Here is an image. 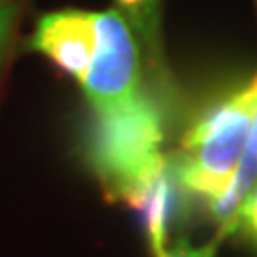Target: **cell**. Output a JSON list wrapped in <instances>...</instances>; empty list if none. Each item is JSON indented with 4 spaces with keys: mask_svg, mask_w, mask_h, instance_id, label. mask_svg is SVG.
Segmentation results:
<instances>
[{
    "mask_svg": "<svg viewBox=\"0 0 257 257\" xmlns=\"http://www.w3.org/2000/svg\"><path fill=\"white\" fill-rule=\"evenodd\" d=\"M163 124L159 107L142 94L109 114L94 116L88 159L109 199L138 208L150 189L172 170L161 150Z\"/></svg>",
    "mask_w": 257,
    "mask_h": 257,
    "instance_id": "6da1fadb",
    "label": "cell"
},
{
    "mask_svg": "<svg viewBox=\"0 0 257 257\" xmlns=\"http://www.w3.org/2000/svg\"><path fill=\"white\" fill-rule=\"evenodd\" d=\"M257 116V73L193 124L182 140L174 172L184 191L214 206L236 180Z\"/></svg>",
    "mask_w": 257,
    "mask_h": 257,
    "instance_id": "7a4b0ae2",
    "label": "cell"
},
{
    "mask_svg": "<svg viewBox=\"0 0 257 257\" xmlns=\"http://www.w3.org/2000/svg\"><path fill=\"white\" fill-rule=\"evenodd\" d=\"M96 43L90 64L79 79L94 116L109 114L140 99V47L133 28L116 9L94 13Z\"/></svg>",
    "mask_w": 257,
    "mask_h": 257,
    "instance_id": "3957f363",
    "label": "cell"
},
{
    "mask_svg": "<svg viewBox=\"0 0 257 257\" xmlns=\"http://www.w3.org/2000/svg\"><path fill=\"white\" fill-rule=\"evenodd\" d=\"M96 43L94 11L67 9L47 13L39 22L32 37V47L52 58L60 69L73 75L77 82L90 64Z\"/></svg>",
    "mask_w": 257,
    "mask_h": 257,
    "instance_id": "277c9868",
    "label": "cell"
},
{
    "mask_svg": "<svg viewBox=\"0 0 257 257\" xmlns=\"http://www.w3.org/2000/svg\"><path fill=\"white\" fill-rule=\"evenodd\" d=\"M116 5L131 28L138 30L148 45H155L159 30V0H116Z\"/></svg>",
    "mask_w": 257,
    "mask_h": 257,
    "instance_id": "5b68a950",
    "label": "cell"
},
{
    "mask_svg": "<svg viewBox=\"0 0 257 257\" xmlns=\"http://www.w3.org/2000/svg\"><path fill=\"white\" fill-rule=\"evenodd\" d=\"M238 221L242 223L253 236L257 234V187H253L251 191H248V195L242 199V204L238 206V210L234 214V219H231V223L227 225V229L221 231V236L229 234L231 229H236Z\"/></svg>",
    "mask_w": 257,
    "mask_h": 257,
    "instance_id": "8992f818",
    "label": "cell"
},
{
    "mask_svg": "<svg viewBox=\"0 0 257 257\" xmlns=\"http://www.w3.org/2000/svg\"><path fill=\"white\" fill-rule=\"evenodd\" d=\"M221 238L223 236L214 238L212 242L202 244V246H193L187 240H180V242H176L172 248H167L165 255H161V257H216V248H219Z\"/></svg>",
    "mask_w": 257,
    "mask_h": 257,
    "instance_id": "52a82bcc",
    "label": "cell"
},
{
    "mask_svg": "<svg viewBox=\"0 0 257 257\" xmlns=\"http://www.w3.org/2000/svg\"><path fill=\"white\" fill-rule=\"evenodd\" d=\"M15 5L11 3H7L0 7V56H3L5 52V45H7V39H9L11 35V28H13V20H15Z\"/></svg>",
    "mask_w": 257,
    "mask_h": 257,
    "instance_id": "ba28073f",
    "label": "cell"
},
{
    "mask_svg": "<svg viewBox=\"0 0 257 257\" xmlns=\"http://www.w3.org/2000/svg\"><path fill=\"white\" fill-rule=\"evenodd\" d=\"M7 3H9V0H0V7H3V5H7Z\"/></svg>",
    "mask_w": 257,
    "mask_h": 257,
    "instance_id": "9c48e42d",
    "label": "cell"
},
{
    "mask_svg": "<svg viewBox=\"0 0 257 257\" xmlns=\"http://www.w3.org/2000/svg\"><path fill=\"white\" fill-rule=\"evenodd\" d=\"M255 238H257V234H255Z\"/></svg>",
    "mask_w": 257,
    "mask_h": 257,
    "instance_id": "30bf717a",
    "label": "cell"
},
{
    "mask_svg": "<svg viewBox=\"0 0 257 257\" xmlns=\"http://www.w3.org/2000/svg\"><path fill=\"white\" fill-rule=\"evenodd\" d=\"M255 3H257V0H255Z\"/></svg>",
    "mask_w": 257,
    "mask_h": 257,
    "instance_id": "8fae6325",
    "label": "cell"
}]
</instances>
